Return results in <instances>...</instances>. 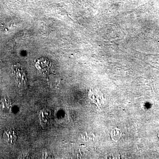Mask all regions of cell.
<instances>
[{
    "mask_svg": "<svg viewBox=\"0 0 159 159\" xmlns=\"http://www.w3.org/2000/svg\"><path fill=\"white\" fill-rule=\"evenodd\" d=\"M39 119L43 126L49 125L51 121V116L48 111L43 110L39 114Z\"/></svg>",
    "mask_w": 159,
    "mask_h": 159,
    "instance_id": "277c9868",
    "label": "cell"
},
{
    "mask_svg": "<svg viewBox=\"0 0 159 159\" xmlns=\"http://www.w3.org/2000/svg\"><path fill=\"white\" fill-rule=\"evenodd\" d=\"M35 67L40 72L42 73H48L51 68V63L48 59L42 57L38 60L35 63Z\"/></svg>",
    "mask_w": 159,
    "mask_h": 159,
    "instance_id": "7a4b0ae2",
    "label": "cell"
},
{
    "mask_svg": "<svg viewBox=\"0 0 159 159\" xmlns=\"http://www.w3.org/2000/svg\"><path fill=\"white\" fill-rule=\"evenodd\" d=\"M17 139V134L13 129H7L3 134V139L4 141L9 145L15 144Z\"/></svg>",
    "mask_w": 159,
    "mask_h": 159,
    "instance_id": "3957f363",
    "label": "cell"
},
{
    "mask_svg": "<svg viewBox=\"0 0 159 159\" xmlns=\"http://www.w3.org/2000/svg\"><path fill=\"white\" fill-rule=\"evenodd\" d=\"M12 70L18 84L20 86L25 85L27 78L21 66L18 64L14 65L12 66Z\"/></svg>",
    "mask_w": 159,
    "mask_h": 159,
    "instance_id": "6da1fadb",
    "label": "cell"
}]
</instances>
